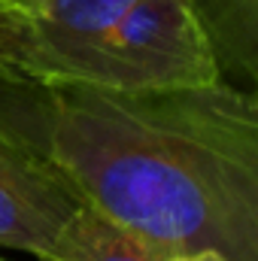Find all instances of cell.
I'll return each instance as SVG.
<instances>
[{
  "label": "cell",
  "instance_id": "6da1fadb",
  "mask_svg": "<svg viewBox=\"0 0 258 261\" xmlns=\"http://www.w3.org/2000/svg\"><path fill=\"white\" fill-rule=\"evenodd\" d=\"M0 122L34 143L79 197L164 255L258 261V113L249 91H119L0 79Z\"/></svg>",
  "mask_w": 258,
  "mask_h": 261
},
{
  "label": "cell",
  "instance_id": "7a4b0ae2",
  "mask_svg": "<svg viewBox=\"0 0 258 261\" xmlns=\"http://www.w3.org/2000/svg\"><path fill=\"white\" fill-rule=\"evenodd\" d=\"M225 79L194 0H134L82 73L119 91L197 88Z\"/></svg>",
  "mask_w": 258,
  "mask_h": 261
},
{
  "label": "cell",
  "instance_id": "3957f363",
  "mask_svg": "<svg viewBox=\"0 0 258 261\" xmlns=\"http://www.w3.org/2000/svg\"><path fill=\"white\" fill-rule=\"evenodd\" d=\"M134 0H34L9 9L0 79L79 82Z\"/></svg>",
  "mask_w": 258,
  "mask_h": 261
},
{
  "label": "cell",
  "instance_id": "277c9868",
  "mask_svg": "<svg viewBox=\"0 0 258 261\" xmlns=\"http://www.w3.org/2000/svg\"><path fill=\"white\" fill-rule=\"evenodd\" d=\"M82 203L52 158L0 122V252L37 261Z\"/></svg>",
  "mask_w": 258,
  "mask_h": 261
},
{
  "label": "cell",
  "instance_id": "5b68a950",
  "mask_svg": "<svg viewBox=\"0 0 258 261\" xmlns=\"http://www.w3.org/2000/svg\"><path fill=\"white\" fill-rule=\"evenodd\" d=\"M37 261H170V255L82 203Z\"/></svg>",
  "mask_w": 258,
  "mask_h": 261
},
{
  "label": "cell",
  "instance_id": "8992f818",
  "mask_svg": "<svg viewBox=\"0 0 258 261\" xmlns=\"http://www.w3.org/2000/svg\"><path fill=\"white\" fill-rule=\"evenodd\" d=\"M219 70L234 64L246 79L255 76V0H194Z\"/></svg>",
  "mask_w": 258,
  "mask_h": 261
},
{
  "label": "cell",
  "instance_id": "52a82bcc",
  "mask_svg": "<svg viewBox=\"0 0 258 261\" xmlns=\"http://www.w3.org/2000/svg\"><path fill=\"white\" fill-rule=\"evenodd\" d=\"M6 34H9V6L0 0V73H3V58H6Z\"/></svg>",
  "mask_w": 258,
  "mask_h": 261
},
{
  "label": "cell",
  "instance_id": "ba28073f",
  "mask_svg": "<svg viewBox=\"0 0 258 261\" xmlns=\"http://www.w3.org/2000/svg\"><path fill=\"white\" fill-rule=\"evenodd\" d=\"M170 261H228L225 255L213 252V249H197V252H183V255H173Z\"/></svg>",
  "mask_w": 258,
  "mask_h": 261
},
{
  "label": "cell",
  "instance_id": "9c48e42d",
  "mask_svg": "<svg viewBox=\"0 0 258 261\" xmlns=\"http://www.w3.org/2000/svg\"><path fill=\"white\" fill-rule=\"evenodd\" d=\"M9 9H18V6H28V3H34V0H3Z\"/></svg>",
  "mask_w": 258,
  "mask_h": 261
},
{
  "label": "cell",
  "instance_id": "30bf717a",
  "mask_svg": "<svg viewBox=\"0 0 258 261\" xmlns=\"http://www.w3.org/2000/svg\"><path fill=\"white\" fill-rule=\"evenodd\" d=\"M0 261H12V258H6V252H0Z\"/></svg>",
  "mask_w": 258,
  "mask_h": 261
}]
</instances>
